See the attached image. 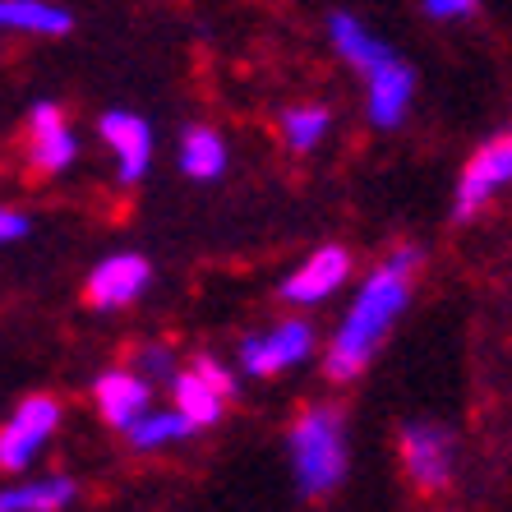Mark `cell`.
I'll use <instances>...</instances> for the list:
<instances>
[{"instance_id": "cell-10", "label": "cell", "mask_w": 512, "mask_h": 512, "mask_svg": "<svg viewBox=\"0 0 512 512\" xmlns=\"http://www.w3.org/2000/svg\"><path fill=\"white\" fill-rule=\"evenodd\" d=\"M153 282V268L143 254H111L88 273V300L97 310H125L148 291Z\"/></svg>"}, {"instance_id": "cell-21", "label": "cell", "mask_w": 512, "mask_h": 512, "mask_svg": "<svg viewBox=\"0 0 512 512\" xmlns=\"http://www.w3.org/2000/svg\"><path fill=\"white\" fill-rule=\"evenodd\" d=\"M28 236V217L19 208H0V245H10V240H24Z\"/></svg>"}, {"instance_id": "cell-6", "label": "cell", "mask_w": 512, "mask_h": 512, "mask_svg": "<svg viewBox=\"0 0 512 512\" xmlns=\"http://www.w3.org/2000/svg\"><path fill=\"white\" fill-rule=\"evenodd\" d=\"M512 185V130L489 139L476 148V157L466 162L462 180H457V199H453V213L457 217H476L494 194Z\"/></svg>"}, {"instance_id": "cell-16", "label": "cell", "mask_w": 512, "mask_h": 512, "mask_svg": "<svg viewBox=\"0 0 512 512\" xmlns=\"http://www.w3.org/2000/svg\"><path fill=\"white\" fill-rule=\"evenodd\" d=\"M180 171L190 180H217L227 171V139L217 130H190L180 139Z\"/></svg>"}, {"instance_id": "cell-20", "label": "cell", "mask_w": 512, "mask_h": 512, "mask_svg": "<svg viewBox=\"0 0 512 512\" xmlns=\"http://www.w3.org/2000/svg\"><path fill=\"white\" fill-rule=\"evenodd\" d=\"M480 0H425V14L429 19H466V14H476Z\"/></svg>"}, {"instance_id": "cell-15", "label": "cell", "mask_w": 512, "mask_h": 512, "mask_svg": "<svg viewBox=\"0 0 512 512\" xmlns=\"http://www.w3.org/2000/svg\"><path fill=\"white\" fill-rule=\"evenodd\" d=\"M74 480L65 476H47V480H28V485L0 489V512H56L74 503Z\"/></svg>"}, {"instance_id": "cell-12", "label": "cell", "mask_w": 512, "mask_h": 512, "mask_svg": "<svg viewBox=\"0 0 512 512\" xmlns=\"http://www.w3.org/2000/svg\"><path fill=\"white\" fill-rule=\"evenodd\" d=\"M93 397H97V411H102V420H107L111 429H130L134 420L153 406V383L143 379L139 370H107L97 379Z\"/></svg>"}, {"instance_id": "cell-7", "label": "cell", "mask_w": 512, "mask_h": 512, "mask_svg": "<svg viewBox=\"0 0 512 512\" xmlns=\"http://www.w3.org/2000/svg\"><path fill=\"white\" fill-rule=\"evenodd\" d=\"M310 351H314V328L305 319H286V323H277V328H268V333L245 337L240 365H245V374H254V379H273V374L300 365Z\"/></svg>"}, {"instance_id": "cell-9", "label": "cell", "mask_w": 512, "mask_h": 512, "mask_svg": "<svg viewBox=\"0 0 512 512\" xmlns=\"http://www.w3.org/2000/svg\"><path fill=\"white\" fill-rule=\"evenodd\" d=\"M97 130H102V143L116 157V176L125 185L148 176V167H153V125L139 111H120V107L107 111V116L97 120Z\"/></svg>"}, {"instance_id": "cell-19", "label": "cell", "mask_w": 512, "mask_h": 512, "mask_svg": "<svg viewBox=\"0 0 512 512\" xmlns=\"http://www.w3.org/2000/svg\"><path fill=\"white\" fill-rule=\"evenodd\" d=\"M139 374L143 379H176V356H171L162 342L143 346L139 351Z\"/></svg>"}, {"instance_id": "cell-1", "label": "cell", "mask_w": 512, "mask_h": 512, "mask_svg": "<svg viewBox=\"0 0 512 512\" xmlns=\"http://www.w3.org/2000/svg\"><path fill=\"white\" fill-rule=\"evenodd\" d=\"M411 268H416V250H397L393 259H383L360 282V291L351 296L342 323H337L333 342H328V356H323V370L333 379H356L374 360L383 337L393 333V323L402 319L406 300H411Z\"/></svg>"}, {"instance_id": "cell-11", "label": "cell", "mask_w": 512, "mask_h": 512, "mask_svg": "<svg viewBox=\"0 0 512 512\" xmlns=\"http://www.w3.org/2000/svg\"><path fill=\"white\" fill-rule=\"evenodd\" d=\"M346 273H351V254H346L342 245H323V250H314L296 273L286 277L282 296L291 300V305H323L328 296L342 291Z\"/></svg>"}, {"instance_id": "cell-14", "label": "cell", "mask_w": 512, "mask_h": 512, "mask_svg": "<svg viewBox=\"0 0 512 512\" xmlns=\"http://www.w3.org/2000/svg\"><path fill=\"white\" fill-rule=\"evenodd\" d=\"M70 10L51 0H0V28L5 33H33V37H60L70 33Z\"/></svg>"}, {"instance_id": "cell-3", "label": "cell", "mask_w": 512, "mask_h": 512, "mask_svg": "<svg viewBox=\"0 0 512 512\" xmlns=\"http://www.w3.org/2000/svg\"><path fill=\"white\" fill-rule=\"evenodd\" d=\"M291 476L310 499L333 494L346 480V425L333 406H314L291 425Z\"/></svg>"}, {"instance_id": "cell-2", "label": "cell", "mask_w": 512, "mask_h": 512, "mask_svg": "<svg viewBox=\"0 0 512 512\" xmlns=\"http://www.w3.org/2000/svg\"><path fill=\"white\" fill-rule=\"evenodd\" d=\"M328 37H333L337 56L360 74V84H365V111L379 130H393L406 120V107H411V97H416V74L406 60L393 56V47L383 42L379 33L360 24L356 14H333L328 19Z\"/></svg>"}, {"instance_id": "cell-13", "label": "cell", "mask_w": 512, "mask_h": 512, "mask_svg": "<svg viewBox=\"0 0 512 512\" xmlns=\"http://www.w3.org/2000/svg\"><path fill=\"white\" fill-rule=\"evenodd\" d=\"M28 125H33V162L42 171H65L79 157V139L65 125V111L56 102H37Z\"/></svg>"}, {"instance_id": "cell-5", "label": "cell", "mask_w": 512, "mask_h": 512, "mask_svg": "<svg viewBox=\"0 0 512 512\" xmlns=\"http://www.w3.org/2000/svg\"><path fill=\"white\" fill-rule=\"evenodd\" d=\"M402 466L406 476L416 480L425 494H439V489L453 485L457 471V443L443 425H406L402 429Z\"/></svg>"}, {"instance_id": "cell-18", "label": "cell", "mask_w": 512, "mask_h": 512, "mask_svg": "<svg viewBox=\"0 0 512 512\" xmlns=\"http://www.w3.org/2000/svg\"><path fill=\"white\" fill-rule=\"evenodd\" d=\"M328 125H333V116H328L323 107H291L282 116L286 143H291L296 153H314V148L328 139Z\"/></svg>"}, {"instance_id": "cell-8", "label": "cell", "mask_w": 512, "mask_h": 512, "mask_svg": "<svg viewBox=\"0 0 512 512\" xmlns=\"http://www.w3.org/2000/svg\"><path fill=\"white\" fill-rule=\"evenodd\" d=\"M171 388H176V411H185V416L194 420V429H203L222 416L227 397L236 393V379H231L217 360L203 356V360H194L190 370H176Z\"/></svg>"}, {"instance_id": "cell-4", "label": "cell", "mask_w": 512, "mask_h": 512, "mask_svg": "<svg viewBox=\"0 0 512 512\" xmlns=\"http://www.w3.org/2000/svg\"><path fill=\"white\" fill-rule=\"evenodd\" d=\"M60 425V402L56 397H28L19 402L5 429H0V471H28L37 453L51 443Z\"/></svg>"}, {"instance_id": "cell-17", "label": "cell", "mask_w": 512, "mask_h": 512, "mask_svg": "<svg viewBox=\"0 0 512 512\" xmlns=\"http://www.w3.org/2000/svg\"><path fill=\"white\" fill-rule=\"evenodd\" d=\"M125 434H130V443L139 453H153V448H167V443H176V439H190L194 420L185 416V411H176V406H171V411H153V406H148Z\"/></svg>"}]
</instances>
